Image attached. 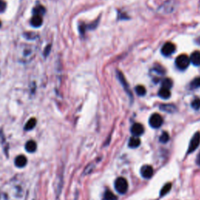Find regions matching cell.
Returning <instances> with one entry per match:
<instances>
[{
	"label": "cell",
	"instance_id": "obj_7",
	"mask_svg": "<svg viewBox=\"0 0 200 200\" xmlns=\"http://www.w3.org/2000/svg\"><path fill=\"white\" fill-rule=\"evenodd\" d=\"M142 176L145 178H150L153 174V169L151 166L145 165L141 168Z\"/></svg>",
	"mask_w": 200,
	"mask_h": 200
},
{
	"label": "cell",
	"instance_id": "obj_14",
	"mask_svg": "<svg viewBox=\"0 0 200 200\" xmlns=\"http://www.w3.org/2000/svg\"><path fill=\"white\" fill-rule=\"evenodd\" d=\"M140 144H141L140 139H139L138 137H135V136L131 137V138H130L129 142H128V145H129V147L132 148H137V147H138L139 145H140Z\"/></svg>",
	"mask_w": 200,
	"mask_h": 200
},
{
	"label": "cell",
	"instance_id": "obj_15",
	"mask_svg": "<svg viewBox=\"0 0 200 200\" xmlns=\"http://www.w3.org/2000/svg\"><path fill=\"white\" fill-rule=\"evenodd\" d=\"M36 123H37V121H36V120L34 118L30 119V120L27 122L26 125H25L24 130H26V131H30V130L33 129V128L35 127Z\"/></svg>",
	"mask_w": 200,
	"mask_h": 200
},
{
	"label": "cell",
	"instance_id": "obj_2",
	"mask_svg": "<svg viewBox=\"0 0 200 200\" xmlns=\"http://www.w3.org/2000/svg\"><path fill=\"white\" fill-rule=\"evenodd\" d=\"M115 188L120 194H125L128 189V184L124 178H118L115 181Z\"/></svg>",
	"mask_w": 200,
	"mask_h": 200
},
{
	"label": "cell",
	"instance_id": "obj_24",
	"mask_svg": "<svg viewBox=\"0 0 200 200\" xmlns=\"http://www.w3.org/2000/svg\"><path fill=\"white\" fill-rule=\"evenodd\" d=\"M45 12V9L42 6H38V7L34 8V15H43Z\"/></svg>",
	"mask_w": 200,
	"mask_h": 200
},
{
	"label": "cell",
	"instance_id": "obj_22",
	"mask_svg": "<svg viewBox=\"0 0 200 200\" xmlns=\"http://www.w3.org/2000/svg\"><path fill=\"white\" fill-rule=\"evenodd\" d=\"M191 88H200V77L196 78L191 82Z\"/></svg>",
	"mask_w": 200,
	"mask_h": 200
},
{
	"label": "cell",
	"instance_id": "obj_3",
	"mask_svg": "<svg viewBox=\"0 0 200 200\" xmlns=\"http://www.w3.org/2000/svg\"><path fill=\"white\" fill-rule=\"evenodd\" d=\"M163 123V119L159 114L154 113L150 117L149 124L153 128H159L162 126Z\"/></svg>",
	"mask_w": 200,
	"mask_h": 200
},
{
	"label": "cell",
	"instance_id": "obj_4",
	"mask_svg": "<svg viewBox=\"0 0 200 200\" xmlns=\"http://www.w3.org/2000/svg\"><path fill=\"white\" fill-rule=\"evenodd\" d=\"M199 144H200V133L196 132L193 135L192 138L191 139L190 143H189L188 149V153L193 152L198 148Z\"/></svg>",
	"mask_w": 200,
	"mask_h": 200
},
{
	"label": "cell",
	"instance_id": "obj_16",
	"mask_svg": "<svg viewBox=\"0 0 200 200\" xmlns=\"http://www.w3.org/2000/svg\"><path fill=\"white\" fill-rule=\"evenodd\" d=\"M159 108H160L161 110L167 111L168 112H173L176 109L175 106L173 105H161Z\"/></svg>",
	"mask_w": 200,
	"mask_h": 200
},
{
	"label": "cell",
	"instance_id": "obj_21",
	"mask_svg": "<svg viewBox=\"0 0 200 200\" xmlns=\"http://www.w3.org/2000/svg\"><path fill=\"white\" fill-rule=\"evenodd\" d=\"M169 139H170L169 134L167 132H166V131H164V132L162 133L160 137H159V142H162V143H166V142H168Z\"/></svg>",
	"mask_w": 200,
	"mask_h": 200
},
{
	"label": "cell",
	"instance_id": "obj_8",
	"mask_svg": "<svg viewBox=\"0 0 200 200\" xmlns=\"http://www.w3.org/2000/svg\"><path fill=\"white\" fill-rule=\"evenodd\" d=\"M117 77H118V79L120 80L121 84L123 86V88H124V89H125V91L127 92V93L129 94L130 97L131 98V97H132V94H131V91H130L129 86H128V83H127V81H126V80H125V78H124V76L123 75V73H122L121 72L118 71L117 72Z\"/></svg>",
	"mask_w": 200,
	"mask_h": 200
},
{
	"label": "cell",
	"instance_id": "obj_19",
	"mask_svg": "<svg viewBox=\"0 0 200 200\" xmlns=\"http://www.w3.org/2000/svg\"><path fill=\"white\" fill-rule=\"evenodd\" d=\"M173 86V82L170 78H165L162 80V87L165 88L170 89V88Z\"/></svg>",
	"mask_w": 200,
	"mask_h": 200
},
{
	"label": "cell",
	"instance_id": "obj_23",
	"mask_svg": "<svg viewBox=\"0 0 200 200\" xmlns=\"http://www.w3.org/2000/svg\"><path fill=\"white\" fill-rule=\"evenodd\" d=\"M192 107L194 109H200V98H196L192 102Z\"/></svg>",
	"mask_w": 200,
	"mask_h": 200
},
{
	"label": "cell",
	"instance_id": "obj_13",
	"mask_svg": "<svg viewBox=\"0 0 200 200\" xmlns=\"http://www.w3.org/2000/svg\"><path fill=\"white\" fill-rule=\"evenodd\" d=\"M170 89L165 88H161L159 90V92H158V95L161 98H163V99H167L170 97Z\"/></svg>",
	"mask_w": 200,
	"mask_h": 200
},
{
	"label": "cell",
	"instance_id": "obj_11",
	"mask_svg": "<svg viewBox=\"0 0 200 200\" xmlns=\"http://www.w3.org/2000/svg\"><path fill=\"white\" fill-rule=\"evenodd\" d=\"M31 25L34 28H38L42 24V17L40 15H34L31 19Z\"/></svg>",
	"mask_w": 200,
	"mask_h": 200
},
{
	"label": "cell",
	"instance_id": "obj_1",
	"mask_svg": "<svg viewBox=\"0 0 200 200\" xmlns=\"http://www.w3.org/2000/svg\"><path fill=\"white\" fill-rule=\"evenodd\" d=\"M175 64L179 70H184L188 67L189 64H190V59L186 55H180L177 57L176 60H175Z\"/></svg>",
	"mask_w": 200,
	"mask_h": 200
},
{
	"label": "cell",
	"instance_id": "obj_17",
	"mask_svg": "<svg viewBox=\"0 0 200 200\" xmlns=\"http://www.w3.org/2000/svg\"><path fill=\"white\" fill-rule=\"evenodd\" d=\"M117 198L111 191H106L104 194V200H117Z\"/></svg>",
	"mask_w": 200,
	"mask_h": 200
},
{
	"label": "cell",
	"instance_id": "obj_25",
	"mask_svg": "<svg viewBox=\"0 0 200 200\" xmlns=\"http://www.w3.org/2000/svg\"><path fill=\"white\" fill-rule=\"evenodd\" d=\"M5 8H6V4H5L4 2L0 0V11H3Z\"/></svg>",
	"mask_w": 200,
	"mask_h": 200
},
{
	"label": "cell",
	"instance_id": "obj_9",
	"mask_svg": "<svg viewBox=\"0 0 200 200\" xmlns=\"http://www.w3.org/2000/svg\"><path fill=\"white\" fill-rule=\"evenodd\" d=\"M189 59H190V62L194 66H196V67L200 66V52H194L193 53H192Z\"/></svg>",
	"mask_w": 200,
	"mask_h": 200
},
{
	"label": "cell",
	"instance_id": "obj_26",
	"mask_svg": "<svg viewBox=\"0 0 200 200\" xmlns=\"http://www.w3.org/2000/svg\"><path fill=\"white\" fill-rule=\"evenodd\" d=\"M50 48H50V46H49V45H48V47H47V48H46V49H45V56H47V55H48V52H49Z\"/></svg>",
	"mask_w": 200,
	"mask_h": 200
},
{
	"label": "cell",
	"instance_id": "obj_20",
	"mask_svg": "<svg viewBox=\"0 0 200 200\" xmlns=\"http://www.w3.org/2000/svg\"><path fill=\"white\" fill-rule=\"evenodd\" d=\"M135 92L138 95H140V96H143V95H145V93H146V90H145V87L142 85L136 86Z\"/></svg>",
	"mask_w": 200,
	"mask_h": 200
},
{
	"label": "cell",
	"instance_id": "obj_28",
	"mask_svg": "<svg viewBox=\"0 0 200 200\" xmlns=\"http://www.w3.org/2000/svg\"><path fill=\"white\" fill-rule=\"evenodd\" d=\"M1 24H2V23H1V21H0V26H1Z\"/></svg>",
	"mask_w": 200,
	"mask_h": 200
},
{
	"label": "cell",
	"instance_id": "obj_12",
	"mask_svg": "<svg viewBox=\"0 0 200 200\" xmlns=\"http://www.w3.org/2000/svg\"><path fill=\"white\" fill-rule=\"evenodd\" d=\"M25 148H26V150L28 152H34L37 149V144L34 141L30 140L26 143Z\"/></svg>",
	"mask_w": 200,
	"mask_h": 200
},
{
	"label": "cell",
	"instance_id": "obj_5",
	"mask_svg": "<svg viewBox=\"0 0 200 200\" xmlns=\"http://www.w3.org/2000/svg\"><path fill=\"white\" fill-rule=\"evenodd\" d=\"M175 50H176V47H175L174 44L171 43V42H167L162 45V48H161V53L163 56H169L173 54Z\"/></svg>",
	"mask_w": 200,
	"mask_h": 200
},
{
	"label": "cell",
	"instance_id": "obj_10",
	"mask_svg": "<svg viewBox=\"0 0 200 200\" xmlns=\"http://www.w3.org/2000/svg\"><path fill=\"white\" fill-rule=\"evenodd\" d=\"M27 162H28V159L23 155H20V156H18L17 158L15 159V165L17 166V167H20V168H22V167H25L27 164Z\"/></svg>",
	"mask_w": 200,
	"mask_h": 200
},
{
	"label": "cell",
	"instance_id": "obj_27",
	"mask_svg": "<svg viewBox=\"0 0 200 200\" xmlns=\"http://www.w3.org/2000/svg\"><path fill=\"white\" fill-rule=\"evenodd\" d=\"M196 162H197V163L198 164V165H200V152H199V154H198V158H197V160H196Z\"/></svg>",
	"mask_w": 200,
	"mask_h": 200
},
{
	"label": "cell",
	"instance_id": "obj_18",
	"mask_svg": "<svg viewBox=\"0 0 200 200\" xmlns=\"http://www.w3.org/2000/svg\"><path fill=\"white\" fill-rule=\"evenodd\" d=\"M170 189H171V184H170V183H167V184H166L162 188V189H161L160 196H163V195H165L166 194L168 193V192L170 191Z\"/></svg>",
	"mask_w": 200,
	"mask_h": 200
},
{
	"label": "cell",
	"instance_id": "obj_6",
	"mask_svg": "<svg viewBox=\"0 0 200 200\" xmlns=\"http://www.w3.org/2000/svg\"><path fill=\"white\" fill-rule=\"evenodd\" d=\"M144 131H145V129H144L143 125L139 123H134L131 128V134L134 136H135V137H138V136L142 135L144 133Z\"/></svg>",
	"mask_w": 200,
	"mask_h": 200
}]
</instances>
